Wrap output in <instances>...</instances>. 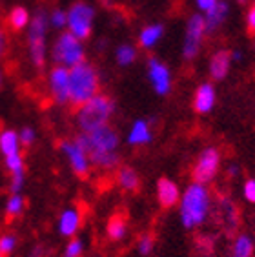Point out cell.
<instances>
[{
	"label": "cell",
	"instance_id": "29",
	"mask_svg": "<svg viewBox=\"0 0 255 257\" xmlns=\"http://www.w3.org/2000/svg\"><path fill=\"white\" fill-rule=\"evenodd\" d=\"M137 246H139V253H141V255H150L153 246H155V235H153L152 232L143 233L137 242Z\"/></svg>",
	"mask_w": 255,
	"mask_h": 257
},
{
	"label": "cell",
	"instance_id": "7",
	"mask_svg": "<svg viewBox=\"0 0 255 257\" xmlns=\"http://www.w3.org/2000/svg\"><path fill=\"white\" fill-rule=\"evenodd\" d=\"M68 22L66 28L71 35H75L79 40L89 39L91 30H93V19H95V10L93 6H89L88 2H75L68 11H66Z\"/></svg>",
	"mask_w": 255,
	"mask_h": 257
},
{
	"label": "cell",
	"instance_id": "12",
	"mask_svg": "<svg viewBox=\"0 0 255 257\" xmlns=\"http://www.w3.org/2000/svg\"><path fill=\"white\" fill-rule=\"evenodd\" d=\"M217 223L221 224V228L226 233H233L239 226V208L235 203L228 197H219L217 201V210H215Z\"/></svg>",
	"mask_w": 255,
	"mask_h": 257
},
{
	"label": "cell",
	"instance_id": "32",
	"mask_svg": "<svg viewBox=\"0 0 255 257\" xmlns=\"http://www.w3.org/2000/svg\"><path fill=\"white\" fill-rule=\"evenodd\" d=\"M15 248H17V235H13V233H4V235H0V253L10 255Z\"/></svg>",
	"mask_w": 255,
	"mask_h": 257
},
{
	"label": "cell",
	"instance_id": "14",
	"mask_svg": "<svg viewBox=\"0 0 255 257\" xmlns=\"http://www.w3.org/2000/svg\"><path fill=\"white\" fill-rule=\"evenodd\" d=\"M82 226V212L79 208H66L59 217V232L64 237H75Z\"/></svg>",
	"mask_w": 255,
	"mask_h": 257
},
{
	"label": "cell",
	"instance_id": "2",
	"mask_svg": "<svg viewBox=\"0 0 255 257\" xmlns=\"http://www.w3.org/2000/svg\"><path fill=\"white\" fill-rule=\"evenodd\" d=\"M181 219L182 224L191 230V228L201 226L206 221L208 213L211 208L210 192L204 184L193 183L186 188V192L181 195Z\"/></svg>",
	"mask_w": 255,
	"mask_h": 257
},
{
	"label": "cell",
	"instance_id": "25",
	"mask_svg": "<svg viewBox=\"0 0 255 257\" xmlns=\"http://www.w3.org/2000/svg\"><path fill=\"white\" fill-rule=\"evenodd\" d=\"M30 20H31L30 11L26 10V8H22V6L13 8L10 17H8V22H10L11 30H15V31H20V30H24V28H28V26H30Z\"/></svg>",
	"mask_w": 255,
	"mask_h": 257
},
{
	"label": "cell",
	"instance_id": "26",
	"mask_svg": "<svg viewBox=\"0 0 255 257\" xmlns=\"http://www.w3.org/2000/svg\"><path fill=\"white\" fill-rule=\"evenodd\" d=\"M26 208V199L22 197V193H11L8 201H6V215L8 219L20 217Z\"/></svg>",
	"mask_w": 255,
	"mask_h": 257
},
{
	"label": "cell",
	"instance_id": "10",
	"mask_svg": "<svg viewBox=\"0 0 255 257\" xmlns=\"http://www.w3.org/2000/svg\"><path fill=\"white\" fill-rule=\"evenodd\" d=\"M60 152L66 155L68 159L69 166L73 170L75 175H79V177H88L89 175V170H91V163H89V157L88 154L84 152V148L80 146L77 141H62L60 143Z\"/></svg>",
	"mask_w": 255,
	"mask_h": 257
},
{
	"label": "cell",
	"instance_id": "1",
	"mask_svg": "<svg viewBox=\"0 0 255 257\" xmlns=\"http://www.w3.org/2000/svg\"><path fill=\"white\" fill-rule=\"evenodd\" d=\"M75 141L88 154L91 166L104 172H111L118 166V134L109 124L89 134L77 135Z\"/></svg>",
	"mask_w": 255,
	"mask_h": 257
},
{
	"label": "cell",
	"instance_id": "22",
	"mask_svg": "<svg viewBox=\"0 0 255 257\" xmlns=\"http://www.w3.org/2000/svg\"><path fill=\"white\" fill-rule=\"evenodd\" d=\"M152 137L153 135H152V128H150V122L144 119H139L133 122L128 141H130V144H133V146H141V144L150 143Z\"/></svg>",
	"mask_w": 255,
	"mask_h": 257
},
{
	"label": "cell",
	"instance_id": "40",
	"mask_svg": "<svg viewBox=\"0 0 255 257\" xmlns=\"http://www.w3.org/2000/svg\"><path fill=\"white\" fill-rule=\"evenodd\" d=\"M30 257H44V248H42V246H35L33 250H31Z\"/></svg>",
	"mask_w": 255,
	"mask_h": 257
},
{
	"label": "cell",
	"instance_id": "43",
	"mask_svg": "<svg viewBox=\"0 0 255 257\" xmlns=\"http://www.w3.org/2000/svg\"><path fill=\"white\" fill-rule=\"evenodd\" d=\"M0 257H6V255H4V253H0Z\"/></svg>",
	"mask_w": 255,
	"mask_h": 257
},
{
	"label": "cell",
	"instance_id": "30",
	"mask_svg": "<svg viewBox=\"0 0 255 257\" xmlns=\"http://www.w3.org/2000/svg\"><path fill=\"white\" fill-rule=\"evenodd\" d=\"M84 252V244L79 237H71L69 242L66 244V250H64V257H82Z\"/></svg>",
	"mask_w": 255,
	"mask_h": 257
},
{
	"label": "cell",
	"instance_id": "38",
	"mask_svg": "<svg viewBox=\"0 0 255 257\" xmlns=\"http://www.w3.org/2000/svg\"><path fill=\"white\" fill-rule=\"evenodd\" d=\"M8 42H10L8 33H6L4 30H0V59H2L6 55V51H8Z\"/></svg>",
	"mask_w": 255,
	"mask_h": 257
},
{
	"label": "cell",
	"instance_id": "37",
	"mask_svg": "<svg viewBox=\"0 0 255 257\" xmlns=\"http://www.w3.org/2000/svg\"><path fill=\"white\" fill-rule=\"evenodd\" d=\"M246 26H248V31L253 35L255 33V2L251 4L250 10H248V15H246Z\"/></svg>",
	"mask_w": 255,
	"mask_h": 257
},
{
	"label": "cell",
	"instance_id": "9",
	"mask_svg": "<svg viewBox=\"0 0 255 257\" xmlns=\"http://www.w3.org/2000/svg\"><path fill=\"white\" fill-rule=\"evenodd\" d=\"M206 37V24L204 17L201 13L191 15L186 24V33H184V46H182V57L186 60H193L201 51L202 40Z\"/></svg>",
	"mask_w": 255,
	"mask_h": 257
},
{
	"label": "cell",
	"instance_id": "15",
	"mask_svg": "<svg viewBox=\"0 0 255 257\" xmlns=\"http://www.w3.org/2000/svg\"><path fill=\"white\" fill-rule=\"evenodd\" d=\"M157 197L162 208H173L181 201V190L172 179L162 177L157 181Z\"/></svg>",
	"mask_w": 255,
	"mask_h": 257
},
{
	"label": "cell",
	"instance_id": "17",
	"mask_svg": "<svg viewBox=\"0 0 255 257\" xmlns=\"http://www.w3.org/2000/svg\"><path fill=\"white\" fill-rule=\"evenodd\" d=\"M106 233H108L109 241H122L128 233V213L122 212V210L113 212L108 219V224H106Z\"/></svg>",
	"mask_w": 255,
	"mask_h": 257
},
{
	"label": "cell",
	"instance_id": "21",
	"mask_svg": "<svg viewBox=\"0 0 255 257\" xmlns=\"http://www.w3.org/2000/svg\"><path fill=\"white\" fill-rule=\"evenodd\" d=\"M20 141H19V134L15 130H2L0 132V154L2 157H10V155H17L22 154L20 152Z\"/></svg>",
	"mask_w": 255,
	"mask_h": 257
},
{
	"label": "cell",
	"instance_id": "39",
	"mask_svg": "<svg viewBox=\"0 0 255 257\" xmlns=\"http://www.w3.org/2000/svg\"><path fill=\"white\" fill-rule=\"evenodd\" d=\"M217 2H219V0H197V8L206 13V11L211 10V8H213Z\"/></svg>",
	"mask_w": 255,
	"mask_h": 257
},
{
	"label": "cell",
	"instance_id": "42",
	"mask_svg": "<svg viewBox=\"0 0 255 257\" xmlns=\"http://www.w3.org/2000/svg\"><path fill=\"white\" fill-rule=\"evenodd\" d=\"M4 84V73H2V69H0V88Z\"/></svg>",
	"mask_w": 255,
	"mask_h": 257
},
{
	"label": "cell",
	"instance_id": "34",
	"mask_svg": "<svg viewBox=\"0 0 255 257\" xmlns=\"http://www.w3.org/2000/svg\"><path fill=\"white\" fill-rule=\"evenodd\" d=\"M35 139H37V134H35V130L31 126H26L19 132V141L22 146H31L35 143Z\"/></svg>",
	"mask_w": 255,
	"mask_h": 257
},
{
	"label": "cell",
	"instance_id": "18",
	"mask_svg": "<svg viewBox=\"0 0 255 257\" xmlns=\"http://www.w3.org/2000/svg\"><path fill=\"white\" fill-rule=\"evenodd\" d=\"M231 64V51L219 50L211 55L210 59V77L213 80H222L230 71Z\"/></svg>",
	"mask_w": 255,
	"mask_h": 257
},
{
	"label": "cell",
	"instance_id": "11",
	"mask_svg": "<svg viewBox=\"0 0 255 257\" xmlns=\"http://www.w3.org/2000/svg\"><path fill=\"white\" fill-rule=\"evenodd\" d=\"M48 89L53 102H69V69L64 66H53L48 75Z\"/></svg>",
	"mask_w": 255,
	"mask_h": 257
},
{
	"label": "cell",
	"instance_id": "36",
	"mask_svg": "<svg viewBox=\"0 0 255 257\" xmlns=\"http://www.w3.org/2000/svg\"><path fill=\"white\" fill-rule=\"evenodd\" d=\"M244 197L248 203L255 204V179H248L244 183Z\"/></svg>",
	"mask_w": 255,
	"mask_h": 257
},
{
	"label": "cell",
	"instance_id": "31",
	"mask_svg": "<svg viewBox=\"0 0 255 257\" xmlns=\"http://www.w3.org/2000/svg\"><path fill=\"white\" fill-rule=\"evenodd\" d=\"M48 20H49V26H51V28H55V30H62V28H66L68 17H66V11L53 10L48 15Z\"/></svg>",
	"mask_w": 255,
	"mask_h": 257
},
{
	"label": "cell",
	"instance_id": "5",
	"mask_svg": "<svg viewBox=\"0 0 255 257\" xmlns=\"http://www.w3.org/2000/svg\"><path fill=\"white\" fill-rule=\"evenodd\" d=\"M48 13L44 10H39L31 17L30 26H28V53L30 60L35 68H44L46 57H48V46H46V37H48Z\"/></svg>",
	"mask_w": 255,
	"mask_h": 257
},
{
	"label": "cell",
	"instance_id": "20",
	"mask_svg": "<svg viewBox=\"0 0 255 257\" xmlns=\"http://www.w3.org/2000/svg\"><path fill=\"white\" fill-rule=\"evenodd\" d=\"M228 17V4L219 0L211 10L206 11V15H204V24H206V33H211V31H215L221 28V24L226 20Z\"/></svg>",
	"mask_w": 255,
	"mask_h": 257
},
{
	"label": "cell",
	"instance_id": "16",
	"mask_svg": "<svg viewBox=\"0 0 255 257\" xmlns=\"http://www.w3.org/2000/svg\"><path fill=\"white\" fill-rule=\"evenodd\" d=\"M215 99H217V93H215V88L211 82H204L197 88L195 91V97H193V109H195L197 113H210L213 106H215Z\"/></svg>",
	"mask_w": 255,
	"mask_h": 257
},
{
	"label": "cell",
	"instance_id": "4",
	"mask_svg": "<svg viewBox=\"0 0 255 257\" xmlns=\"http://www.w3.org/2000/svg\"><path fill=\"white\" fill-rule=\"evenodd\" d=\"M100 89L98 71L89 62H80L69 69V104L79 108L86 100L93 99Z\"/></svg>",
	"mask_w": 255,
	"mask_h": 257
},
{
	"label": "cell",
	"instance_id": "19",
	"mask_svg": "<svg viewBox=\"0 0 255 257\" xmlns=\"http://www.w3.org/2000/svg\"><path fill=\"white\" fill-rule=\"evenodd\" d=\"M115 179H117V184L124 192L135 193L141 188V177H139L137 170L132 168V166H120V168H117Z\"/></svg>",
	"mask_w": 255,
	"mask_h": 257
},
{
	"label": "cell",
	"instance_id": "13",
	"mask_svg": "<svg viewBox=\"0 0 255 257\" xmlns=\"http://www.w3.org/2000/svg\"><path fill=\"white\" fill-rule=\"evenodd\" d=\"M148 77L152 80L153 89L159 95H168L172 89V75L166 64H162L161 60H157L155 57L148 60Z\"/></svg>",
	"mask_w": 255,
	"mask_h": 257
},
{
	"label": "cell",
	"instance_id": "6",
	"mask_svg": "<svg viewBox=\"0 0 255 257\" xmlns=\"http://www.w3.org/2000/svg\"><path fill=\"white\" fill-rule=\"evenodd\" d=\"M51 59H53L55 66H64L68 69L84 62L86 51H84L82 40H79L69 31H62L51 48Z\"/></svg>",
	"mask_w": 255,
	"mask_h": 257
},
{
	"label": "cell",
	"instance_id": "3",
	"mask_svg": "<svg viewBox=\"0 0 255 257\" xmlns=\"http://www.w3.org/2000/svg\"><path fill=\"white\" fill-rule=\"evenodd\" d=\"M113 111H115L113 100L108 95L97 93L93 99L86 100L77 108L75 120H77V126L82 134H89V132H95L102 126H108Z\"/></svg>",
	"mask_w": 255,
	"mask_h": 257
},
{
	"label": "cell",
	"instance_id": "8",
	"mask_svg": "<svg viewBox=\"0 0 255 257\" xmlns=\"http://www.w3.org/2000/svg\"><path fill=\"white\" fill-rule=\"evenodd\" d=\"M219 168H221V152H219V148H213V146L204 148L201 152V155H199V159H197L193 170H191L193 183L206 186L217 177Z\"/></svg>",
	"mask_w": 255,
	"mask_h": 257
},
{
	"label": "cell",
	"instance_id": "23",
	"mask_svg": "<svg viewBox=\"0 0 255 257\" xmlns=\"http://www.w3.org/2000/svg\"><path fill=\"white\" fill-rule=\"evenodd\" d=\"M162 33H164V28H162L161 24L148 26V28H144V30L141 31V35H139V44H141V48H144V50H150V48H153V46L162 39Z\"/></svg>",
	"mask_w": 255,
	"mask_h": 257
},
{
	"label": "cell",
	"instance_id": "28",
	"mask_svg": "<svg viewBox=\"0 0 255 257\" xmlns=\"http://www.w3.org/2000/svg\"><path fill=\"white\" fill-rule=\"evenodd\" d=\"M4 164H6V170H8L11 175H13V173H24V157H22V154L4 157Z\"/></svg>",
	"mask_w": 255,
	"mask_h": 257
},
{
	"label": "cell",
	"instance_id": "35",
	"mask_svg": "<svg viewBox=\"0 0 255 257\" xmlns=\"http://www.w3.org/2000/svg\"><path fill=\"white\" fill-rule=\"evenodd\" d=\"M26 183V175L24 173H13L10 179V190L11 193H20V190L24 188Z\"/></svg>",
	"mask_w": 255,
	"mask_h": 257
},
{
	"label": "cell",
	"instance_id": "33",
	"mask_svg": "<svg viewBox=\"0 0 255 257\" xmlns=\"http://www.w3.org/2000/svg\"><path fill=\"white\" fill-rule=\"evenodd\" d=\"M195 246L201 253L210 255V253L213 252V239H211L210 235H199V237L195 239Z\"/></svg>",
	"mask_w": 255,
	"mask_h": 257
},
{
	"label": "cell",
	"instance_id": "41",
	"mask_svg": "<svg viewBox=\"0 0 255 257\" xmlns=\"http://www.w3.org/2000/svg\"><path fill=\"white\" fill-rule=\"evenodd\" d=\"M231 59H233V60H239L240 59V53H239V51H233V53H231Z\"/></svg>",
	"mask_w": 255,
	"mask_h": 257
},
{
	"label": "cell",
	"instance_id": "24",
	"mask_svg": "<svg viewBox=\"0 0 255 257\" xmlns=\"http://www.w3.org/2000/svg\"><path fill=\"white\" fill-rule=\"evenodd\" d=\"M253 239L248 235V233H240L237 235V239L233 241V246H231V257H253Z\"/></svg>",
	"mask_w": 255,
	"mask_h": 257
},
{
	"label": "cell",
	"instance_id": "27",
	"mask_svg": "<svg viewBox=\"0 0 255 257\" xmlns=\"http://www.w3.org/2000/svg\"><path fill=\"white\" fill-rule=\"evenodd\" d=\"M115 57H117V62L120 66H130L135 62V59H137V50L130 44H122L117 48Z\"/></svg>",
	"mask_w": 255,
	"mask_h": 257
}]
</instances>
